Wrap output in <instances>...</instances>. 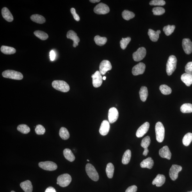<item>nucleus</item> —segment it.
Returning <instances> with one entry per match:
<instances>
[{"label": "nucleus", "instance_id": "39", "mask_svg": "<svg viewBox=\"0 0 192 192\" xmlns=\"http://www.w3.org/2000/svg\"><path fill=\"white\" fill-rule=\"evenodd\" d=\"M17 130L18 131L24 134H28L30 131V128L26 124H21L18 126Z\"/></svg>", "mask_w": 192, "mask_h": 192}, {"label": "nucleus", "instance_id": "1", "mask_svg": "<svg viewBox=\"0 0 192 192\" xmlns=\"http://www.w3.org/2000/svg\"><path fill=\"white\" fill-rule=\"evenodd\" d=\"M177 62V58L175 56L171 55L169 57L166 65V72L169 76L172 74L176 69Z\"/></svg>", "mask_w": 192, "mask_h": 192}, {"label": "nucleus", "instance_id": "13", "mask_svg": "<svg viewBox=\"0 0 192 192\" xmlns=\"http://www.w3.org/2000/svg\"><path fill=\"white\" fill-rule=\"evenodd\" d=\"M118 112L115 107H111L109 109L108 113L109 122L111 123L115 122L117 120L118 117Z\"/></svg>", "mask_w": 192, "mask_h": 192}, {"label": "nucleus", "instance_id": "17", "mask_svg": "<svg viewBox=\"0 0 192 192\" xmlns=\"http://www.w3.org/2000/svg\"><path fill=\"white\" fill-rule=\"evenodd\" d=\"M67 37L68 39H70L74 42L73 46L76 47L78 45V43L80 42V39L77 35V34L73 30H70L68 32L67 34Z\"/></svg>", "mask_w": 192, "mask_h": 192}, {"label": "nucleus", "instance_id": "43", "mask_svg": "<svg viewBox=\"0 0 192 192\" xmlns=\"http://www.w3.org/2000/svg\"><path fill=\"white\" fill-rule=\"evenodd\" d=\"M150 137L147 136L143 138L141 141V146L145 149L148 148V146L150 145Z\"/></svg>", "mask_w": 192, "mask_h": 192}, {"label": "nucleus", "instance_id": "20", "mask_svg": "<svg viewBox=\"0 0 192 192\" xmlns=\"http://www.w3.org/2000/svg\"><path fill=\"white\" fill-rule=\"evenodd\" d=\"M165 181V176L163 174H159L153 180L152 184L154 185H156L157 187H160L163 186Z\"/></svg>", "mask_w": 192, "mask_h": 192}, {"label": "nucleus", "instance_id": "10", "mask_svg": "<svg viewBox=\"0 0 192 192\" xmlns=\"http://www.w3.org/2000/svg\"><path fill=\"white\" fill-rule=\"evenodd\" d=\"M182 170V168L181 166L173 164L171 166L169 172V174L171 179L173 181L177 179L178 177V173Z\"/></svg>", "mask_w": 192, "mask_h": 192}, {"label": "nucleus", "instance_id": "46", "mask_svg": "<svg viewBox=\"0 0 192 192\" xmlns=\"http://www.w3.org/2000/svg\"><path fill=\"white\" fill-rule=\"evenodd\" d=\"M185 72L187 74H192V62H190L186 64L185 67Z\"/></svg>", "mask_w": 192, "mask_h": 192}, {"label": "nucleus", "instance_id": "26", "mask_svg": "<svg viewBox=\"0 0 192 192\" xmlns=\"http://www.w3.org/2000/svg\"><path fill=\"white\" fill-rule=\"evenodd\" d=\"M63 155L66 159L70 162L74 161L75 157L72 151L68 148H66L63 150Z\"/></svg>", "mask_w": 192, "mask_h": 192}, {"label": "nucleus", "instance_id": "18", "mask_svg": "<svg viewBox=\"0 0 192 192\" xmlns=\"http://www.w3.org/2000/svg\"><path fill=\"white\" fill-rule=\"evenodd\" d=\"M110 125L108 121L105 120L103 121L100 128L99 131L102 136H106L109 131Z\"/></svg>", "mask_w": 192, "mask_h": 192}, {"label": "nucleus", "instance_id": "9", "mask_svg": "<svg viewBox=\"0 0 192 192\" xmlns=\"http://www.w3.org/2000/svg\"><path fill=\"white\" fill-rule=\"evenodd\" d=\"M146 54V50L145 47L139 48L133 54V58L135 61L138 62L142 60Z\"/></svg>", "mask_w": 192, "mask_h": 192}, {"label": "nucleus", "instance_id": "40", "mask_svg": "<svg viewBox=\"0 0 192 192\" xmlns=\"http://www.w3.org/2000/svg\"><path fill=\"white\" fill-rule=\"evenodd\" d=\"M175 28V26H170L168 25L167 26H164L163 28V30L166 36H170L172 34Z\"/></svg>", "mask_w": 192, "mask_h": 192}, {"label": "nucleus", "instance_id": "49", "mask_svg": "<svg viewBox=\"0 0 192 192\" xmlns=\"http://www.w3.org/2000/svg\"><path fill=\"white\" fill-rule=\"evenodd\" d=\"M50 60L53 61H54L56 58V54L53 50H51L50 53Z\"/></svg>", "mask_w": 192, "mask_h": 192}, {"label": "nucleus", "instance_id": "8", "mask_svg": "<svg viewBox=\"0 0 192 192\" xmlns=\"http://www.w3.org/2000/svg\"><path fill=\"white\" fill-rule=\"evenodd\" d=\"M94 11L98 14H106L109 12L110 9L106 4L101 3L95 6Z\"/></svg>", "mask_w": 192, "mask_h": 192}, {"label": "nucleus", "instance_id": "31", "mask_svg": "<svg viewBox=\"0 0 192 192\" xmlns=\"http://www.w3.org/2000/svg\"><path fill=\"white\" fill-rule=\"evenodd\" d=\"M59 135L61 138L64 140H67L69 138L70 136L68 130L64 127H62L59 130Z\"/></svg>", "mask_w": 192, "mask_h": 192}, {"label": "nucleus", "instance_id": "45", "mask_svg": "<svg viewBox=\"0 0 192 192\" xmlns=\"http://www.w3.org/2000/svg\"><path fill=\"white\" fill-rule=\"evenodd\" d=\"M166 2L163 0H153L150 2V6H163L165 5Z\"/></svg>", "mask_w": 192, "mask_h": 192}, {"label": "nucleus", "instance_id": "42", "mask_svg": "<svg viewBox=\"0 0 192 192\" xmlns=\"http://www.w3.org/2000/svg\"><path fill=\"white\" fill-rule=\"evenodd\" d=\"M152 12L155 15H161L165 12V10L161 7H157L153 9Z\"/></svg>", "mask_w": 192, "mask_h": 192}, {"label": "nucleus", "instance_id": "3", "mask_svg": "<svg viewBox=\"0 0 192 192\" xmlns=\"http://www.w3.org/2000/svg\"><path fill=\"white\" fill-rule=\"evenodd\" d=\"M52 86L57 90L63 92H67L70 90L69 85L66 82L60 80L54 81L52 83Z\"/></svg>", "mask_w": 192, "mask_h": 192}, {"label": "nucleus", "instance_id": "22", "mask_svg": "<svg viewBox=\"0 0 192 192\" xmlns=\"http://www.w3.org/2000/svg\"><path fill=\"white\" fill-rule=\"evenodd\" d=\"M2 14L3 18L8 22H12L14 20L13 16L10 10L6 7H4L2 10Z\"/></svg>", "mask_w": 192, "mask_h": 192}, {"label": "nucleus", "instance_id": "23", "mask_svg": "<svg viewBox=\"0 0 192 192\" xmlns=\"http://www.w3.org/2000/svg\"><path fill=\"white\" fill-rule=\"evenodd\" d=\"M161 33V31L160 30L155 31L151 29H149L148 34L151 40L153 42H157L158 40L159 35Z\"/></svg>", "mask_w": 192, "mask_h": 192}, {"label": "nucleus", "instance_id": "25", "mask_svg": "<svg viewBox=\"0 0 192 192\" xmlns=\"http://www.w3.org/2000/svg\"><path fill=\"white\" fill-rule=\"evenodd\" d=\"M181 79L187 86H190L192 84V74L185 73L182 75Z\"/></svg>", "mask_w": 192, "mask_h": 192}, {"label": "nucleus", "instance_id": "33", "mask_svg": "<svg viewBox=\"0 0 192 192\" xmlns=\"http://www.w3.org/2000/svg\"><path fill=\"white\" fill-rule=\"evenodd\" d=\"M94 41L96 44L99 46L106 44L107 39L106 37H102L99 35L96 36L94 38Z\"/></svg>", "mask_w": 192, "mask_h": 192}, {"label": "nucleus", "instance_id": "21", "mask_svg": "<svg viewBox=\"0 0 192 192\" xmlns=\"http://www.w3.org/2000/svg\"><path fill=\"white\" fill-rule=\"evenodd\" d=\"M154 161L152 158L148 157V158L143 160L140 163V166L142 168H147L151 169L154 165Z\"/></svg>", "mask_w": 192, "mask_h": 192}, {"label": "nucleus", "instance_id": "41", "mask_svg": "<svg viewBox=\"0 0 192 192\" xmlns=\"http://www.w3.org/2000/svg\"><path fill=\"white\" fill-rule=\"evenodd\" d=\"M131 40V38L130 37L126 38H122V40L120 41V45L121 48L122 50H125L127 46Z\"/></svg>", "mask_w": 192, "mask_h": 192}, {"label": "nucleus", "instance_id": "30", "mask_svg": "<svg viewBox=\"0 0 192 192\" xmlns=\"http://www.w3.org/2000/svg\"><path fill=\"white\" fill-rule=\"evenodd\" d=\"M131 150H128L126 151L122 157V162L123 164H127L129 163L131 159Z\"/></svg>", "mask_w": 192, "mask_h": 192}, {"label": "nucleus", "instance_id": "19", "mask_svg": "<svg viewBox=\"0 0 192 192\" xmlns=\"http://www.w3.org/2000/svg\"><path fill=\"white\" fill-rule=\"evenodd\" d=\"M159 155L162 158L171 159V154L168 146H164L159 150Z\"/></svg>", "mask_w": 192, "mask_h": 192}, {"label": "nucleus", "instance_id": "28", "mask_svg": "<svg viewBox=\"0 0 192 192\" xmlns=\"http://www.w3.org/2000/svg\"><path fill=\"white\" fill-rule=\"evenodd\" d=\"M30 19L33 22L40 24L44 23L46 22L45 18L42 16L38 14L32 15Z\"/></svg>", "mask_w": 192, "mask_h": 192}, {"label": "nucleus", "instance_id": "44", "mask_svg": "<svg viewBox=\"0 0 192 192\" xmlns=\"http://www.w3.org/2000/svg\"><path fill=\"white\" fill-rule=\"evenodd\" d=\"M35 131L36 134L38 135H42L45 134V129L44 127L42 125H38L36 126Z\"/></svg>", "mask_w": 192, "mask_h": 192}, {"label": "nucleus", "instance_id": "6", "mask_svg": "<svg viewBox=\"0 0 192 192\" xmlns=\"http://www.w3.org/2000/svg\"><path fill=\"white\" fill-rule=\"evenodd\" d=\"M72 181V178L68 174H64L58 176L57 179V184L62 187H65L69 185Z\"/></svg>", "mask_w": 192, "mask_h": 192}, {"label": "nucleus", "instance_id": "52", "mask_svg": "<svg viewBox=\"0 0 192 192\" xmlns=\"http://www.w3.org/2000/svg\"><path fill=\"white\" fill-rule=\"evenodd\" d=\"M90 1L92 3H98L100 1V0H90Z\"/></svg>", "mask_w": 192, "mask_h": 192}, {"label": "nucleus", "instance_id": "24", "mask_svg": "<svg viewBox=\"0 0 192 192\" xmlns=\"http://www.w3.org/2000/svg\"><path fill=\"white\" fill-rule=\"evenodd\" d=\"M20 186L25 192H32L33 187L31 182L27 180L22 182L20 184Z\"/></svg>", "mask_w": 192, "mask_h": 192}, {"label": "nucleus", "instance_id": "5", "mask_svg": "<svg viewBox=\"0 0 192 192\" xmlns=\"http://www.w3.org/2000/svg\"><path fill=\"white\" fill-rule=\"evenodd\" d=\"M87 174L91 180L94 181H97L99 179V176L96 169L92 164L88 163L86 166Z\"/></svg>", "mask_w": 192, "mask_h": 192}, {"label": "nucleus", "instance_id": "35", "mask_svg": "<svg viewBox=\"0 0 192 192\" xmlns=\"http://www.w3.org/2000/svg\"><path fill=\"white\" fill-rule=\"evenodd\" d=\"M122 17L125 20H129L135 17V14L132 11L128 10H124L122 14Z\"/></svg>", "mask_w": 192, "mask_h": 192}, {"label": "nucleus", "instance_id": "53", "mask_svg": "<svg viewBox=\"0 0 192 192\" xmlns=\"http://www.w3.org/2000/svg\"><path fill=\"white\" fill-rule=\"evenodd\" d=\"M106 77H103L102 78V79H103L104 80H106Z\"/></svg>", "mask_w": 192, "mask_h": 192}, {"label": "nucleus", "instance_id": "14", "mask_svg": "<svg viewBox=\"0 0 192 192\" xmlns=\"http://www.w3.org/2000/svg\"><path fill=\"white\" fill-rule=\"evenodd\" d=\"M150 123L147 122L143 123L139 127L136 133V136L138 138L143 137L148 131L150 127Z\"/></svg>", "mask_w": 192, "mask_h": 192}, {"label": "nucleus", "instance_id": "2", "mask_svg": "<svg viewBox=\"0 0 192 192\" xmlns=\"http://www.w3.org/2000/svg\"><path fill=\"white\" fill-rule=\"evenodd\" d=\"M155 134L157 140L161 143L164 140L165 136V129L162 123L160 122L156 123L155 126Z\"/></svg>", "mask_w": 192, "mask_h": 192}, {"label": "nucleus", "instance_id": "29", "mask_svg": "<svg viewBox=\"0 0 192 192\" xmlns=\"http://www.w3.org/2000/svg\"><path fill=\"white\" fill-rule=\"evenodd\" d=\"M1 51L4 54H14L16 52V50L14 48L2 46L1 48Z\"/></svg>", "mask_w": 192, "mask_h": 192}, {"label": "nucleus", "instance_id": "16", "mask_svg": "<svg viewBox=\"0 0 192 192\" xmlns=\"http://www.w3.org/2000/svg\"><path fill=\"white\" fill-rule=\"evenodd\" d=\"M182 46L185 53L187 54L192 52V42L189 38H184L182 42Z\"/></svg>", "mask_w": 192, "mask_h": 192}, {"label": "nucleus", "instance_id": "55", "mask_svg": "<svg viewBox=\"0 0 192 192\" xmlns=\"http://www.w3.org/2000/svg\"><path fill=\"white\" fill-rule=\"evenodd\" d=\"M11 192H15L14 191H11Z\"/></svg>", "mask_w": 192, "mask_h": 192}, {"label": "nucleus", "instance_id": "27", "mask_svg": "<svg viewBox=\"0 0 192 192\" xmlns=\"http://www.w3.org/2000/svg\"><path fill=\"white\" fill-rule=\"evenodd\" d=\"M139 96L141 100L143 102H145L148 96V89L146 86L141 87L140 91H139Z\"/></svg>", "mask_w": 192, "mask_h": 192}, {"label": "nucleus", "instance_id": "34", "mask_svg": "<svg viewBox=\"0 0 192 192\" xmlns=\"http://www.w3.org/2000/svg\"><path fill=\"white\" fill-rule=\"evenodd\" d=\"M180 110L183 113H192V104L190 103L183 104L180 107Z\"/></svg>", "mask_w": 192, "mask_h": 192}, {"label": "nucleus", "instance_id": "51", "mask_svg": "<svg viewBox=\"0 0 192 192\" xmlns=\"http://www.w3.org/2000/svg\"><path fill=\"white\" fill-rule=\"evenodd\" d=\"M148 152H149V150H148V148H145V149H144V150L143 153V155L145 156H147Z\"/></svg>", "mask_w": 192, "mask_h": 192}, {"label": "nucleus", "instance_id": "38", "mask_svg": "<svg viewBox=\"0 0 192 192\" xmlns=\"http://www.w3.org/2000/svg\"><path fill=\"white\" fill-rule=\"evenodd\" d=\"M159 90L162 94L165 95L170 94L172 92L171 88L165 84L160 86Z\"/></svg>", "mask_w": 192, "mask_h": 192}, {"label": "nucleus", "instance_id": "12", "mask_svg": "<svg viewBox=\"0 0 192 192\" xmlns=\"http://www.w3.org/2000/svg\"><path fill=\"white\" fill-rule=\"evenodd\" d=\"M112 68L110 62L108 60H104L100 63L99 66V71L102 75H104Z\"/></svg>", "mask_w": 192, "mask_h": 192}, {"label": "nucleus", "instance_id": "15", "mask_svg": "<svg viewBox=\"0 0 192 192\" xmlns=\"http://www.w3.org/2000/svg\"><path fill=\"white\" fill-rule=\"evenodd\" d=\"M146 65L142 62H140L135 66L132 68V74L134 75L143 74L145 71Z\"/></svg>", "mask_w": 192, "mask_h": 192}, {"label": "nucleus", "instance_id": "50", "mask_svg": "<svg viewBox=\"0 0 192 192\" xmlns=\"http://www.w3.org/2000/svg\"><path fill=\"white\" fill-rule=\"evenodd\" d=\"M45 192H56V190L53 187L50 186L46 190Z\"/></svg>", "mask_w": 192, "mask_h": 192}, {"label": "nucleus", "instance_id": "56", "mask_svg": "<svg viewBox=\"0 0 192 192\" xmlns=\"http://www.w3.org/2000/svg\"><path fill=\"white\" fill-rule=\"evenodd\" d=\"M192 192V191H191V192Z\"/></svg>", "mask_w": 192, "mask_h": 192}, {"label": "nucleus", "instance_id": "48", "mask_svg": "<svg viewBox=\"0 0 192 192\" xmlns=\"http://www.w3.org/2000/svg\"><path fill=\"white\" fill-rule=\"evenodd\" d=\"M137 190H138V187L134 185L128 187L125 192H136Z\"/></svg>", "mask_w": 192, "mask_h": 192}, {"label": "nucleus", "instance_id": "54", "mask_svg": "<svg viewBox=\"0 0 192 192\" xmlns=\"http://www.w3.org/2000/svg\"><path fill=\"white\" fill-rule=\"evenodd\" d=\"M87 161H88V162H89V161H90V160H89L88 159H87Z\"/></svg>", "mask_w": 192, "mask_h": 192}, {"label": "nucleus", "instance_id": "47", "mask_svg": "<svg viewBox=\"0 0 192 192\" xmlns=\"http://www.w3.org/2000/svg\"><path fill=\"white\" fill-rule=\"evenodd\" d=\"M70 11L74 19L77 22L79 21L80 20V18L79 15L77 14L75 9L73 8H71Z\"/></svg>", "mask_w": 192, "mask_h": 192}, {"label": "nucleus", "instance_id": "11", "mask_svg": "<svg viewBox=\"0 0 192 192\" xmlns=\"http://www.w3.org/2000/svg\"><path fill=\"white\" fill-rule=\"evenodd\" d=\"M93 79V84L95 88L99 87L102 83V78L99 71L97 70L94 74L91 75Z\"/></svg>", "mask_w": 192, "mask_h": 192}, {"label": "nucleus", "instance_id": "37", "mask_svg": "<svg viewBox=\"0 0 192 192\" xmlns=\"http://www.w3.org/2000/svg\"><path fill=\"white\" fill-rule=\"evenodd\" d=\"M34 34L36 37L42 40H46L49 38L48 34L42 31H36L34 32Z\"/></svg>", "mask_w": 192, "mask_h": 192}, {"label": "nucleus", "instance_id": "7", "mask_svg": "<svg viewBox=\"0 0 192 192\" xmlns=\"http://www.w3.org/2000/svg\"><path fill=\"white\" fill-rule=\"evenodd\" d=\"M38 166L43 170L47 171H54L58 168L57 164L51 161L40 162L38 163Z\"/></svg>", "mask_w": 192, "mask_h": 192}, {"label": "nucleus", "instance_id": "4", "mask_svg": "<svg viewBox=\"0 0 192 192\" xmlns=\"http://www.w3.org/2000/svg\"><path fill=\"white\" fill-rule=\"evenodd\" d=\"M2 74L6 78L15 80H22L23 78L22 73L14 70H6L2 73Z\"/></svg>", "mask_w": 192, "mask_h": 192}, {"label": "nucleus", "instance_id": "36", "mask_svg": "<svg viewBox=\"0 0 192 192\" xmlns=\"http://www.w3.org/2000/svg\"><path fill=\"white\" fill-rule=\"evenodd\" d=\"M192 141V134L188 133L186 134L182 139V143L186 146L189 145Z\"/></svg>", "mask_w": 192, "mask_h": 192}, {"label": "nucleus", "instance_id": "32", "mask_svg": "<svg viewBox=\"0 0 192 192\" xmlns=\"http://www.w3.org/2000/svg\"><path fill=\"white\" fill-rule=\"evenodd\" d=\"M114 171V166L112 163H110L107 164L106 171L107 177L111 179L113 177Z\"/></svg>", "mask_w": 192, "mask_h": 192}]
</instances>
